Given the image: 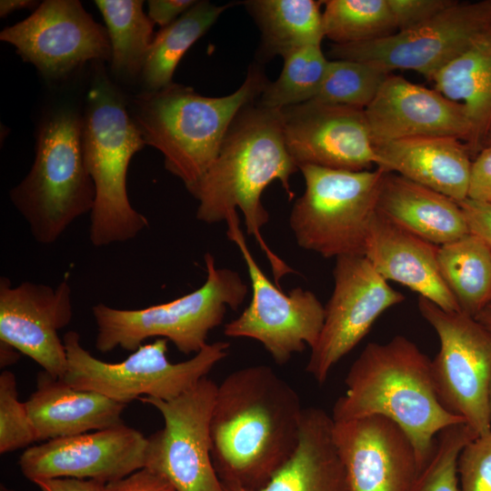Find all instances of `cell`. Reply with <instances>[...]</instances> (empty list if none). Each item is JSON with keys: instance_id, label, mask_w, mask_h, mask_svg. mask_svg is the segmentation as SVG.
Masks as SVG:
<instances>
[{"instance_id": "cell-1", "label": "cell", "mask_w": 491, "mask_h": 491, "mask_svg": "<svg viewBox=\"0 0 491 491\" xmlns=\"http://www.w3.org/2000/svg\"><path fill=\"white\" fill-rule=\"evenodd\" d=\"M303 412L297 392L268 366L226 376L210 419L211 456L222 483L265 486L296 450Z\"/></svg>"}, {"instance_id": "cell-2", "label": "cell", "mask_w": 491, "mask_h": 491, "mask_svg": "<svg viewBox=\"0 0 491 491\" xmlns=\"http://www.w3.org/2000/svg\"><path fill=\"white\" fill-rule=\"evenodd\" d=\"M297 170L286 145L281 110L256 100L235 117L214 162L189 190L198 201L196 218L205 224L225 221L236 209L242 212L246 233L254 235L266 254L279 287L280 278L295 270L272 252L261 235L269 221L261 196L272 182L278 181L292 200L290 177Z\"/></svg>"}, {"instance_id": "cell-3", "label": "cell", "mask_w": 491, "mask_h": 491, "mask_svg": "<svg viewBox=\"0 0 491 491\" xmlns=\"http://www.w3.org/2000/svg\"><path fill=\"white\" fill-rule=\"evenodd\" d=\"M346 391L334 404V422L382 416L410 437L420 469L429 460L436 436L465 423L440 402L432 376L431 359L404 336L367 344L345 379Z\"/></svg>"}, {"instance_id": "cell-4", "label": "cell", "mask_w": 491, "mask_h": 491, "mask_svg": "<svg viewBox=\"0 0 491 491\" xmlns=\"http://www.w3.org/2000/svg\"><path fill=\"white\" fill-rule=\"evenodd\" d=\"M268 83L257 65L230 95L211 97L171 83L136 95L130 115L145 143L159 150L165 167L189 191L216 157L237 114L259 98Z\"/></svg>"}, {"instance_id": "cell-5", "label": "cell", "mask_w": 491, "mask_h": 491, "mask_svg": "<svg viewBox=\"0 0 491 491\" xmlns=\"http://www.w3.org/2000/svg\"><path fill=\"white\" fill-rule=\"evenodd\" d=\"M102 69L96 68L87 94L82 131L85 165L95 190L89 239L96 247L134 239L148 226L126 188L130 161L145 143L125 96Z\"/></svg>"}, {"instance_id": "cell-6", "label": "cell", "mask_w": 491, "mask_h": 491, "mask_svg": "<svg viewBox=\"0 0 491 491\" xmlns=\"http://www.w3.org/2000/svg\"><path fill=\"white\" fill-rule=\"evenodd\" d=\"M82 131L83 116L71 107L48 115L38 131L30 171L10 191L12 204L41 245L56 242L93 209L95 190L85 165Z\"/></svg>"}, {"instance_id": "cell-7", "label": "cell", "mask_w": 491, "mask_h": 491, "mask_svg": "<svg viewBox=\"0 0 491 491\" xmlns=\"http://www.w3.org/2000/svg\"><path fill=\"white\" fill-rule=\"evenodd\" d=\"M204 261L205 283L175 300L140 309L95 305V348L102 353L117 347L135 351L147 338L157 337L171 341L185 355L202 350L210 331L222 324L227 308L236 310L248 294L237 272L217 267L209 252Z\"/></svg>"}, {"instance_id": "cell-8", "label": "cell", "mask_w": 491, "mask_h": 491, "mask_svg": "<svg viewBox=\"0 0 491 491\" xmlns=\"http://www.w3.org/2000/svg\"><path fill=\"white\" fill-rule=\"evenodd\" d=\"M306 188L293 205L289 225L297 245L325 258L364 256L383 178V168L349 171L299 166Z\"/></svg>"}, {"instance_id": "cell-9", "label": "cell", "mask_w": 491, "mask_h": 491, "mask_svg": "<svg viewBox=\"0 0 491 491\" xmlns=\"http://www.w3.org/2000/svg\"><path fill=\"white\" fill-rule=\"evenodd\" d=\"M67 369L61 378L67 385L100 393L127 405L135 399L152 397L168 401L184 394L223 360L229 343L207 344L188 360L173 363L167 358V342L156 338L143 344L117 363L102 361L90 354L75 331L63 336Z\"/></svg>"}, {"instance_id": "cell-10", "label": "cell", "mask_w": 491, "mask_h": 491, "mask_svg": "<svg viewBox=\"0 0 491 491\" xmlns=\"http://www.w3.org/2000/svg\"><path fill=\"white\" fill-rule=\"evenodd\" d=\"M418 308L439 338L431 370L440 402L477 436L491 432V331L474 316L446 311L422 296Z\"/></svg>"}, {"instance_id": "cell-11", "label": "cell", "mask_w": 491, "mask_h": 491, "mask_svg": "<svg viewBox=\"0 0 491 491\" xmlns=\"http://www.w3.org/2000/svg\"><path fill=\"white\" fill-rule=\"evenodd\" d=\"M227 237L240 250L252 286V299L239 316L224 326L228 337H246L260 342L278 365L292 356L312 349L325 320V306L309 290L294 288L285 294L263 273L251 254L236 211L228 214Z\"/></svg>"}, {"instance_id": "cell-12", "label": "cell", "mask_w": 491, "mask_h": 491, "mask_svg": "<svg viewBox=\"0 0 491 491\" xmlns=\"http://www.w3.org/2000/svg\"><path fill=\"white\" fill-rule=\"evenodd\" d=\"M217 384L207 376L179 396L139 400L156 408L164 426L147 437L145 466L175 491H225L211 456L210 419Z\"/></svg>"}, {"instance_id": "cell-13", "label": "cell", "mask_w": 491, "mask_h": 491, "mask_svg": "<svg viewBox=\"0 0 491 491\" xmlns=\"http://www.w3.org/2000/svg\"><path fill=\"white\" fill-rule=\"evenodd\" d=\"M491 25V0L458 2L413 28L380 39L332 45L333 59L374 62L389 71L412 70L432 80Z\"/></svg>"}, {"instance_id": "cell-14", "label": "cell", "mask_w": 491, "mask_h": 491, "mask_svg": "<svg viewBox=\"0 0 491 491\" xmlns=\"http://www.w3.org/2000/svg\"><path fill=\"white\" fill-rule=\"evenodd\" d=\"M336 259L334 289L306 368L319 384L326 381L331 369L358 345L386 310L406 299L365 256Z\"/></svg>"}, {"instance_id": "cell-15", "label": "cell", "mask_w": 491, "mask_h": 491, "mask_svg": "<svg viewBox=\"0 0 491 491\" xmlns=\"http://www.w3.org/2000/svg\"><path fill=\"white\" fill-rule=\"evenodd\" d=\"M0 40L46 79L66 76L88 61L111 59L107 30L77 0H45L23 21L4 28Z\"/></svg>"}, {"instance_id": "cell-16", "label": "cell", "mask_w": 491, "mask_h": 491, "mask_svg": "<svg viewBox=\"0 0 491 491\" xmlns=\"http://www.w3.org/2000/svg\"><path fill=\"white\" fill-rule=\"evenodd\" d=\"M147 437L124 424L27 447L18 465L34 482L71 477L109 483L145 466Z\"/></svg>"}, {"instance_id": "cell-17", "label": "cell", "mask_w": 491, "mask_h": 491, "mask_svg": "<svg viewBox=\"0 0 491 491\" xmlns=\"http://www.w3.org/2000/svg\"><path fill=\"white\" fill-rule=\"evenodd\" d=\"M280 110L286 145L298 168L362 171L377 165L364 109L308 101Z\"/></svg>"}, {"instance_id": "cell-18", "label": "cell", "mask_w": 491, "mask_h": 491, "mask_svg": "<svg viewBox=\"0 0 491 491\" xmlns=\"http://www.w3.org/2000/svg\"><path fill=\"white\" fill-rule=\"evenodd\" d=\"M72 316V288L66 279L54 287L29 281L13 286L7 277L0 278V340L54 377L62 378L67 369L58 332Z\"/></svg>"}, {"instance_id": "cell-19", "label": "cell", "mask_w": 491, "mask_h": 491, "mask_svg": "<svg viewBox=\"0 0 491 491\" xmlns=\"http://www.w3.org/2000/svg\"><path fill=\"white\" fill-rule=\"evenodd\" d=\"M332 436L350 491H408L421 471L410 437L385 416L333 421Z\"/></svg>"}, {"instance_id": "cell-20", "label": "cell", "mask_w": 491, "mask_h": 491, "mask_svg": "<svg viewBox=\"0 0 491 491\" xmlns=\"http://www.w3.org/2000/svg\"><path fill=\"white\" fill-rule=\"evenodd\" d=\"M365 115L374 145L431 135L454 136L466 144L471 135V125L461 104L392 74Z\"/></svg>"}, {"instance_id": "cell-21", "label": "cell", "mask_w": 491, "mask_h": 491, "mask_svg": "<svg viewBox=\"0 0 491 491\" xmlns=\"http://www.w3.org/2000/svg\"><path fill=\"white\" fill-rule=\"evenodd\" d=\"M438 246L376 214L364 256L387 282L399 283L449 312H461L437 263Z\"/></svg>"}, {"instance_id": "cell-22", "label": "cell", "mask_w": 491, "mask_h": 491, "mask_svg": "<svg viewBox=\"0 0 491 491\" xmlns=\"http://www.w3.org/2000/svg\"><path fill=\"white\" fill-rule=\"evenodd\" d=\"M36 441L73 436L124 424L126 405L100 393L75 388L41 371L25 402Z\"/></svg>"}, {"instance_id": "cell-23", "label": "cell", "mask_w": 491, "mask_h": 491, "mask_svg": "<svg viewBox=\"0 0 491 491\" xmlns=\"http://www.w3.org/2000/svg\"><path fill=\"white\" fill-rule=\"evenodd\" d=\"M377 167L397 173L456 202L467 197L470 153L454 136L431 135L375 145Z\"/></svg>"}, {"instance_id": "cell-24", "label": "cell", "mask_w": 491, "mask_h": 491, "mask_svg": "<svg viewBox=\"0 0 491 491\" xmlns=\"http://www.w3.org/2000/svg\"><path fill=\"white\" fill-rule=\"evenodd\" d=\"M376 213L437 246L469 234L456 201L392 172L381 183Z\"/></svg>"}, {"instance_id": "cell-25", "label": "cell", "mask_w": 491, "mask_h": 491, "mask_svg": "<svg viewBox=\"0 0 491 491\" xmlns=\"http://www.w3.org/2000/svg\"><path fill=\"white\" fill-rule=\"evenodd\" d=\"M332 427L333 419L323 409L304 408L297 448L266 485L249 490L223 484L225 491H350Z\"/></svg>"}, {"instance_id": "cell-26", "label": "cell", "mask_w": 491, "mask_h": 491, "mask_svg": "<svg viewBox=\"0 0 491 491\" xmlns=\"http://www.w3.org/2000/svg\"><path fill=\"white\" fill-rule=\"evenodd\" d=\"M436 90L461 104L471 125L466 144L477 155L491 136V25L432 78Z\"/></svg>"}, {"instance_id": "cell-27", "label": "cell", "mask_w": 491, "mask_h": 491, "mask_svg": "<svg viewBox=\"0 0 491 491\" xmlns=\"http://www.w3.org/2000/svg\"><path fill=\"white\" fill-rule=\"evenodd\" d=\"M315 0H250L244 2L261 31L262 56H283L325 37L320 6Z\"/></svg>"}, {"instance_id": "cell-28", "label": "cell", "mask_w": 491, "mask_h": 491, "mask_svg": "<svg viewBox=\"0 0 491 491\" xmlns=\"http://www.w3.org/2000/svg\"><path fill=\"white\" fill-rule=\"evenodd\" d=\"M233 3L217 5L206 0L195 4L154 37L141 73L146 91L173 83L174 72L186 51L216 22Z\"/></svg>"}, {"instance_id": "cell-29", "label": "cell", "mask_w": 491, "mask_h": 491, "mask_svg": "<svg viewBox=\"0 0 491 491\" xmlns=\"http://www.w3.org/2000/svg\"><path fill=\"white\" fill-rule=\"evenodd\" d=\"M441 276L460 311L476 316L491 302V250L474 235L438 246Z\"/></svg>"}, {"instance_id": "cell-30", "label": "cell", "mask_w": 491, "mask_h": 491, "mask_svg": "<svg viewBox=\"0 0 491 491\" xmlns=\"http://www.w3.org/2000/svg\"><path fill=\"white\" fill-rule=\"evenodd\" d=\"M111 45V69L118 76L141 75L153 40L154 23L140 0H96Z\"/></svg>"}, {"instance_id": "cell-31", "label": "cell", "mask_w": 491, "mask_h": 491, "mask_svg": "<svg viewBox=\"0 0 491 491\" xmlns=\"http://www.w3.org/2000/svg\"><path fill=\"white\" fill-rule=\"evenodd\" d=\"M322 12L325 37L351 45L397 32L387 0H327Z\"/></svg>"}, {"instance_id": "cell-32", "label": "cell", "mask_w": 491, "mask_h": 491, "mask_svg": "<svg viewBox=\"0 0 491 491\" xmlns=\"http://www.w3.org/2000/svg\"><path fill=\"white\" fill-rule=\"evenodd\" d=\"M278 78L268 82L258 102L265 107L282 109L313 100L324 82L329 60L321 45H306L282 56Z\"/></svg>"}, {"instance_id": "cell-33", "label": "cell", "mask_w": 491, "mask_h": 491, "mask_svg": "<svg viewBox=\"0 0 491 491\" xmlns=\"http://www.w3.org/2000/svg\"><path fill=\"white\" fill-rule=\"evenodd\" d=\"M390 74L387 68L374 62L329 60L322 86L311 101L365 110Z\"/></svg>"}, {"instance_id": "cell-34", "label": "cell", "mask_w": 491, "mask_h": 491, "mask_svg": "<svg viewBox=\"0 0 491 491\" xmlns=\"http://www.w3.org/2000/svg\"><path fill=\"white\" fill-rule=\"evenodd\" d=\"M477 435L460 423L442 430L433 453L408 491H460L457 460L461 450Z\"/></svg>"}, {"instance_id": "cell-35", "label": "cell", "mask_w": 491, "mask_h": 491, "mask_svg": "<svg viewBox=\"0 0 491 491\" xmlns=\"http://www.w3.org/2000/svg\"><path fill=\"white\" fill-rule=\"evenodd\" d=\"M36 442L25 402L18 397L14 373L0 375V454L27 447Z\"/></svg>"}, {"instance_id": "cell-36", "label": "cell", "mask_w": 491, "mask_h": 491, "mask_svg": "<svg viewBox=\"0 0 491 491\" xmlns=\"http://www.w3.org/2000/svg\"><path fill=\"white\" fill-rule=\"evenodd\" d=\"M460 491H491V432L477 436L457 460Z\"/></svg>"}, {"instance_id": "cell-37", "label": "cell", "mask_w": 491, "mask_h": 491, "mask_svg": "<svg viewBox=\"0 0 491 491\" xmlns=\"http://www.w3.org/2000/svg\"><path fill=\"white\" fill-rule=\"evenodd\" d=\"M454 3V0H387L397 31L424 24Z\"/></svg>"}, {"instance_id": "cell-38", "label": "cell", "mask_w": 491, "mask_h": 491, "mask_svg": "<svg viewBox=\"0 0 491 491\" xmlns=\"http://www.w3.org/2000/svg\"><path fill=\"white\" fill-rule=\"evenodd\" d=\"M466 198L491 204V143L471 164Z\"/></svg>"}, {"instance_id": "cell-39", "label": "cell", "mask_w": 491, "mask_h": 491, "mask_svg": "<svg viewBox=\"0 0 491 491\" xmlns=\"http://www.w3.org/2000/svg\"><path fill=\"white\" fill-rule=\"evenodd\" d=\"M105 491H175L172 485L154 470L143 467L115 481L106 483Z\"/></svg>"}, {"instance_id": "cell-40", "label": "cell", "mask_w": 491, "mask_h": 491, "mask_svg": "<svg viewBox=\"0 0 491 491\" xmlns=\"http://www.w3.org/2000/svg\"><path fill=\"white\" fill-rule=\"evenodd\" d=\"M469 234L481 239L491 250V204L466 198L457 202Z\"/></svg>"}, {"instance_id": "cell-41", "label": "cell", "mask_w": 491, "mask_h": 491, "mask_svg": "<svg viewBox=\"0 0 491 491\" xmlns=\"http://www.w3.org/2000/svg\"><path fill=\"white\" fill-rule=\"evenodd\" d=\"M195 2V0H150L147 2V15L154 24L163 28L180 17Z\"/></svg>"}, {"instance_id": "cell-42", "label": "cell", "mask_w": 491, "mask_h": 491, "mask_svg": "<svg viewBox=\"0 0 491 491\" xmlns=\"http://www.w3.org/2000/svg\"><path fill=\"white\" fill-rule=\"evenodd\" d=\"M41 491H105V483L71 477L42 478L33 482Z\"/></svg>"}, {"instance_id": "cell-43", "label": "cell", "mask_w": 491, "mask_h": 491, "mask_svg": "<svg viewBox=\"0 0 491 491\" xmlns=\"http://www.w3.org/2000/svg\"><path fill=\"white\" fill-rule=\"evenodd\" d=\"M39 5V2L32 0H1L0 16L5 17L13 12L25 8H36Z\"/></svg>"}, {"instance_id": "cell-44", "label": "cell", "mask_w": 491, "mask_h": 491, "mask_svg": "<svg viewBox=\"0 0 491 491\" xmlns=\"http://www.w3.org/2000/svg\"><path fill=\"white\" fill-rule=\"evenodd\" d=\"M20 352L13 346L0 340V367L5 368L15 364L20 358Z\"/></svg>"}, {"instance_id": "cell-45", "label": "cell", "mask_w": 491, "mask_h": 491, "mask_svg": "<svg viewBox=\"0 0 491 491\" xmlns=\"http://www.w3.org/2000/svg\"><path fill=\"white\" fill-rule=\"evenodd\" d=\"M475 318L486 328L491 331V302H489Z\"/></svg>"}, {"instance_id": "cell-46", "label": "cell", "mask_w": 491, "mask_h": 491, "mask_svg": "<svg viewBox=\"0 0 491 491\" xmlns=\"http://www.w3.org/2000/svg\"><path fill=\"white\" fill-rule=\"evenodd\" d=\"M488 405H489V414H490V422H491V382H490V386H489Z\"/></svg>"}, {"instance_id": "cell-47", "label": "cell", "mask_w": 491, "mask_h": 491, "mask_svg": "<svg viewBox=\"0 0 491 491\" xmlns=\"http://www.w3.org/2000/svg\"><path fill=\"white\" fill-rule=\"evenodd\" d=\"M0 491H15L14 489L6 486L4 484H1L0 486Z\"/></svg>"}, {"instance_id": "cell-48", "label": "cell", "mask_w": 491, "mask_h": 491, "mask_svg": "<svg viewBox=\"0 0 491 491\" xmlns=\"http://www.w3.org/2000/svg\"><path fill=\"white\" fill-rule=\"evenodd\" d=\"M489 143H491V136H490V138H489V141H488L487 145H488Z\"/></svg>"}]
</instances>
